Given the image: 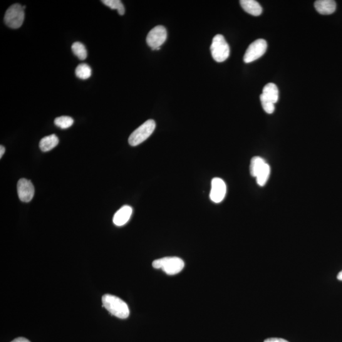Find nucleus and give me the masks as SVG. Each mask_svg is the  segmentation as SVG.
Here are the masks:
<instances>
[{"label":"nucleus","instance_id":"14","mask_svg":"<svg viewBox=\"0 0 342 342\" xmlns=\"http://www.w3.org/2000/svg\"><path fill=\"white\" fill-rule=\"evenodd\" d=\"M59 138L55 135H51L42 138L39 142V148L42 152H46L53 149L59 144Z\"/></svg>","mask_w":342,"mask_h":342},{"label":"nucleus","instance_id":"3","mask_svg":"<svg viewBox=\"0 0 342 342\" xmlns=\"http://www.w3.org/2000/svg\"><path fill=\"white\" fill-rule=\"evenodd\" d=\"M155 128L156 124L154 121L149 120L146 121L131 134L129 138V143L133 147L140 145L152 135Z\"/></svg>","mask_w":342,"mask_h":342},{"label":"nucleus","instance_id":"21","mask_svg":"<svg viewBox=\"0 0 342 342\" xmlns=\"http://www.w3.org/2000/svg\"><path fill=\"white\" fill-rule=\"evenodd\" d=\"M260 99H261V104L262 108L267 113L271 114L274 112V104L271 102L269 100H267L266 98H265L263 96L261 95L260 96Z\"/></svg>","mask_w":342,"mask_h":342},{"label":"nucleus","instance_id":"8","mask_svg":"<svg viewBox=\"0 0 342 342\" xmlns=\"http://www.w3.org/2000/svg\"><path fill=\"white\" fill-rule=\"evenodd\" d=\"M226 194V185L224 181L219 178H215L212 180L211 190L210 192V198L213 202H221Z\"/></svg>","mask_w":342,"mask_h":342},{"label":"nucleus","instance_id":"7","mask_svg":"<svg viewBox=\"0 0 342 342\" xmlns=\"http://www.w3.org/2000/svg\"><path fill=\"white\" fill-rule=\"evenodd\" d=\"M167 30L162 26H158L153 28L149 32L147 37V43L148 45L152 48V50L160 48L167 39Z\"/></svg>","mask_w":342,"mask_h":342},{"label":"nucleus","instance_id":"19","mask_svg":"<svg viewBox=\"0 0 342 342\" xmlns=\"http://www.w3.org/2000/svg\"><path fill=\"white\" fill-rule=\"evenodd\" d=\"M270 172H271V169H270L269 165L266 163V164L264 165L263 168L256 177L257 184L261 187H263L266 185L267 180L269 179Z\"/></svg>","mask_w":342,"mask_h":342},{"label":"nucleus","instance_id":"4","mask_svg":"<svg viewBox=\"0 0 342 342\" xmlns=\"http://www.w3.org/2000/svg\"><path fill=\"white\" fill-rule=\"evenodd\" d=\"M212 56L217 63H223L230 56V46L221 34H217L213 38L210 46Z\"/></svg>","mask_w":342,"mask_h":342},{"label":"nucleus","instance_id":"6","mask_svg":"<svg viewBox=\"0 0 342 342\" xmlns=\"http://www.w3.org/2000/svg\"><path fill=\"white\" fill-rule=\"evenodd\" d=\"M267 44L263 39H259L253 42L248 47L244 57L245 63L249 64L257 60L266 53Z\"/></svg>","mask_w":342,"mask_h":342},{"label":"nucleus","instance_id":"12","mask_svg":"<svg viewBox=\"0 0 342 342\" xmlns=\"http://www.w3.org/2000/svg\"><path fill=\"white\" fill-rule=\"evenodd\" d=\"M240 3L242 9L252 16H259L262 14V8L261 5L255 0H241Z\"/></svg>","mask_w":342,"mask_h":342},{"label":"nucleus","instance_id":"25","mask_svg":"<svg viewBox=\"0 0 342 342\" xmlns=\"http://www.w3.org/2000/svg\"><path fill=\"white\" fill-rule=\"evenodd\" d=\"M337 279L342 281V271L339 272L338 275H337Z\"/></svg>","mask_w":342,"mask_h":342},{"label":"nucleus","instance_id":"22","mask_svg":"<svg viewBox=\"0 0 342 342\" xmlns=\"http://www.w3.org/2000/svg\"><path fill=\"white\" fill-rule=\"evenodd\" d=\"M264 342H289L286 339L278 338H267Z\"/></svg>","mask_w":342,"mask_h":342},{"label":"nucleus","instance_id":"23","mask_svg":"<svg viewBox=\"0 0 342 342\" xmlns=\"http://www.w3.org/2000/svg\"><path fill=\"white\" fill-rule=\"evenodd\" d=\"M12 342H31V341L28 340V339L26 338H22V337H20V338H17L16 339H14V340L12 341Z\"/></svg>","mask_w":342,"mask_h":342},{"label":"nucleus","instance_id":"9","mask_svg":"<svg viewBox=\"0 0 342 342\" xmlns=\"http://www.w3.org/2000/svg\"><path fill=\"white\" fill-rule=\"evenodd\" d=\"M17 193L19 199L23 202H29L34 195V187L31 181L22 178L17 183Z\"/></svg>","mask_w":342,"mask_h":342},{"label":"nucleus","instance_id":"24","mask_svg":"<svg viewBox=\"0 0 342 342\" xmlns=\"http://www.w3.org/2000/svg\"><path fill=\"white\" fill-rule=\"evenodd\" d=\"M5 152H6V148H5L3 145L0 146V158L3 157Z\"/></svg>","mask_w":342,"mask_h":342},{"label":"nucleus","instance_id":"15","mask_svg":"<svg viewBox=\"0 0 342 342\" xmlns=\"http://www.w3.org/2000/svg\"><path fill=\"white\" fill-rule=\"evenodd\" d=\"M266 164V161L263 158L260 157H253L250 162V175L252 177L256 178Z\"/></svg>","mask_w":342,"mask_h":342},{"label":"nucleus","instance_id":"18","mask_svg":"<svg viewBox=\"0 0 342 342\" xmlns=\"http://www.w3.org/2000/svg\"><path fill=\"white\" fill-rule=\"evenodd\" d=\"M101 2L111 9L117 10L120 16L125 14V6L120 0H103Z\"/></svg>","mask_w":342,"mask_h":342},{"label":"nucleus","instance_id":"11","mask_svg":"<svg viewBox=\"0 0 342 342\" xmlns=\"http://www.w3.org/2000/svg\"><path fill=\"white\" fill-rule=\"evenodd\" d=\"M317 12L322 15H330L336 11V2L333 0H318L314 3Z\"/></svg>","mask_w":342,"mask_h":342},{"label":"nucleus","instance_id":"17","mask_svg":"<svg viewBox=\"0 0 342 342\" xmlns=\"http://www.w3.org/2000/svg\"><path fill=\"white\" fill-rule=\"evenodd\" d=\"M76 75L81 79H87L90 78L92 71L87 64H81L77 67L75 71Z\"/></svg>","mask_w":342,"mask_h":342},{"label":"nucleus","instance_id":"10","mask_svg":"<svg viewBox=\"0 0 342 342\" xmlns=\"http://www.w3.org/2000/svg\"><path fill=\"white\" fill-rule=\"evenodd\" d=\"M132 207L129 205H124L117 212L113 215V224L118 226H122L128 222L130 219L131 215H132Z\"/></svg>","mask_w":342,"mask_h":342},{"label":"nucleus","instance_id":"20","mask_svg":"<svg viewBox=\"0 0 342 342\" xmlns=\"http://www.w3.org/2000/svg\"><path fill=\"white\" fill-rule=\"evenodd\" d=\"M74 122L73 119L69 116H61V117L56 118L54 121V125L63 130L71 127Z\"/></svg>","mask_w":342,"mask_h":342},{"label":"nucleus","instance_id":"5","mask_svg":"<svg viewBox=\"0 0 342 342\" xmlns=\"http://www.w3.org/2000/svg\"><path fill=\"white\" fill-rule=\"evenodd\" d=\"M23 7L16 4L10 7L4 17L5 23L12 29H18L22 26L24 21Z\"/></svg>","mask_w":342,"mask_h":342},{"label":"nucleus","instance_id":"1","mask_svg":"<svg viewBox=\"0 0 342 342\" xmlns=\"http://www.w3.org/2000/svg\"><path fill=\"white\" fill-rule=\"evenodd\" d=\"M103 306L113 316L120 319L127 318L130 309L127 304L119 297L106 294L102 297Z\"/></svg>","mask_w":342,"mask_h":342},{"label":"nucleus","instance_id":"16","mask_svg":"<svg viewBox=\"0 0 342 342\" xmlns=\"http://www.w3.org/2000/svg\"><path fill=\"white\" fill-rule=\"evenodd\" d=\"M72 50L79 60L84 61L87 58L88 52L85 46L80 42H76L72 45Z\"/></svg>","mask_w":342,"mask_h":342},{"label":"nucleus","instance_id":"13","mask_svg":"<svg viewBox=\"0 0 342 342\" xmlns=\"http://www.w3.org/2000/svg\"><path fill=\"white\" fill-rule=\"evenodd\" d=\"M262 96L267 100L271 101V103L275 104L277 102L279 99V91L276 84L274 83H268L264 86L262 90Z\"/></svg>","mask_w":342,"mask_h":342},{"label":"nucleus","instance_id":"2","mask_svg":"<svg viewBox=\"0 0 342 342\" xmlns=\"http://www.w3.org/2000/svg\"><path fill=\"white\" fill-rule=\"evenodd\" d=\"M152 266L155 269H162L168 275H175L182 271L185 267V262L177 257H167L155 260Z\"/></svg>","mask_w":342,"mask_h":342}]
</instances>
